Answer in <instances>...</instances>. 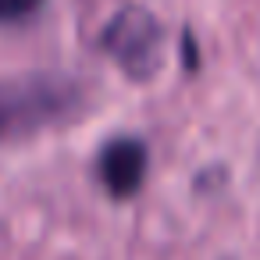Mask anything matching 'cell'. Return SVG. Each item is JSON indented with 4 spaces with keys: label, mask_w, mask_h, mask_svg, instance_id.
Here are the masks:
<instances>
[{
    "label": "cell",
    "mask_w": 260,
    "mask_h": 260,
    "mask_svg": "<svg viewBox=\"0 0 260 260\" xmlns=\"http://www.w3.org/2000/svg\"><path fill=\"white\" fill-rule=\"evenodd\" d=\"M86 100L79 79L64 75H22L0 79V143L47 128L75 114Z\"/></svg>",
    "instance_id": "obj_1"
},
{
    "label": "cell",
    "mask_w": 260,
    "mask_h": 260,
    "mask_svg": "<svg viewBox=\"0 0 260 260\" xmlns=\"http://www.w3.org/2000/svg\"><path fill=\"white\" fill-rule=\"evenodd\" d=\"M104 50L136 79H146L157 64H160V43H164V32L157 25V18L143 8H125L118 11L104 36H100Z\"/></svg>",
    "instance_id": "obj_2"
},
{
    "label": "cell",
    "mask_w": 260,
    "mask_h": 260,
    "mask_svg": "<svg viewBox=\"0 0 260 260\" xmlns=\"http://www.w3.org/2000/svg\"><path fill=\"white\" fill-rule=\"evenodd\" d=\"M96 171H100V182L107 185V192L132 196L146 175V146L136 136L111 139L96 157Z\"/></svg>",
    "instance_id": "obj_3"
},
{
    "label": "cell",
    "mask_w": 260,
    "mask_h": 260,
    "mask_svg": "<svg viewBox=\"0 0 260 260\" xmlns=\"http://www.w3.org/2000/svg\"><path fill=\"white\" fill-rule=\"evenodd\" d=\"M40 8V0H0V22H15V18H25L29 11Z\"/></svg>",
    "instance_id": "obj_4"
}]
</instances>
